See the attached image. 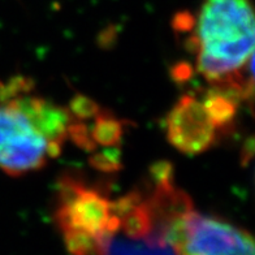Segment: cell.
Masks as SVG:
<instances>
[{"label": "cell", "mask_w": 255, "mask_h": 255, "mask_svg": "<svg viewBox=\"0 0 255 255\" xmlns=\"http://www.w3.org/2000/svg\"><path fill=\"white\" fill-rule=\"evenodd\" d=\"M189 30L195 71L211 88L240 99L253 94L255 24L252 0H203L198 13L180 18Z\"/></svg>", "instance_id": "obj_1"}, {"label": "cell", "mask_w": 255, "mask_h": 255, "mask_svg": "<svg viewBox=\"0 0 255 255\" xmlns=\"http://www.w3.org/2000/svg\"><path fill=\"white\" fill-rule=\"evenodd\" d=\"M29 91L24 78L0 85V169L12 176L56 158L73 125L68 110Z\"/></svg>", "instance_id": "obj_2"}, {"label": "cell", "mask_w": 255, "mask_h": 255, "mask_svg": "<svg viewBox=\"0 0 255 255\" xmlns=\"http://www.w3.org/2000/svg\"><path fill=\"white\" fill-rule=\"evenodd\" d=\"M56 220L71 255H103V244L116 225L114 199L98 185L76 175L57 186Z\"/></svg>", "instance_id": "obj_3"}, {"label": "cell", "mask_w": 255, "mask_h": 255, "mask_svg": "<svg viewBox=\"0 0 255 255\" xmlns=\"http://www.w3.org/2000/svg\"><path fill=\"white\" fill-rule=\"evenodd\" d=\"M176 255H255L252 235L225 219L201 214L191 206L171 233Z\"/></svg>", "instance_id": "obj_4"}, {"label": "cell", "mask_w": 255, "mask_h": 255, "mask_svg": "<svg viewBox=\"0 0 255 255\" xmlns=\"http://www.w3.org/2000/svg\"><path fill=\"white\" fill-rule=\"evenodd\" d=\"M218 130L203 101L194 95H184L168 115V138L185 154L206 151L215 141Z\"/></svg>", "instance_id": "obj_5"}]
</instances>
